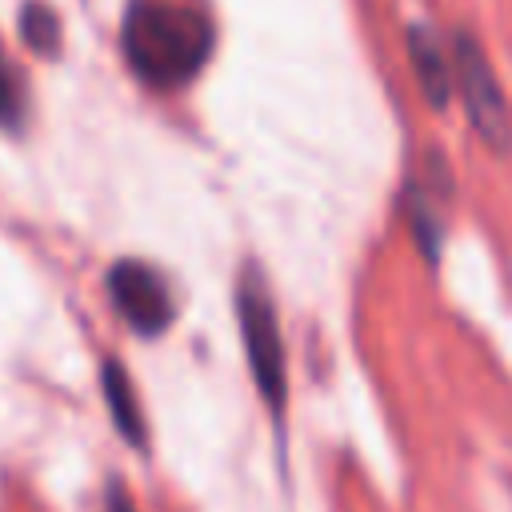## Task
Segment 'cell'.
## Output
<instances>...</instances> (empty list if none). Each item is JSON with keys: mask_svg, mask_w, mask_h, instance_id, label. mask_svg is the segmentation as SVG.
Segmentation results:
<instances>
[{"mask_svg": "<svg viewBox=\"0 0 512 512\" xmlns=\"http://www.w3.org/2000/svg\"><path fill=\"white\" fill-rule=\"evenodd\" d=\"M104 512H140L136 500H132V492H128L116 476L104 484Z\"/></svg>", "mask_w": 512, "mask_h": 512, "instance_id": "cell-10", "label": "cell"}, {"mask_svg": "<svg viewBox=\"0 0 512 512\" xmlns=\"http://www.w3.org/2000/svg\"><path fill=\"white\" fill-rule=\"evenodd\" d=\"M236 328H240L248 376H252L268 416L280 424L284 404H288V356H284V336H280L272 288H268L260 264H252V260L236 276Z\"/></svg>", "mask_w": 512, "mask_h": 512, "instance_id": "cell-2", "label": "cell"}, {"mask_svg": "<svg viewBox=\"0 0 512 512\" xmlns=\"http://www.w3.org/2000/svg\"><path fill=\"white\" fill-rule=\"evenodd\" d=\"M100 396H104V408H108L116 436L144 452L148 448V416H144V404H140V392H136L128 368L116 356L100 360Z\"/></svg>", "mask_w": 512, "mask_h": 512, "instance_id": "cell-6", "label": "cell"}, {"mask_svg": "<svg viewBox=\"0 0 512 512\" xmlns=\"http://www.w3.org/2000/svg\"><path fill=\"white\" fill-rule=\"evenodd\" d=\"M444 40L452 56V96L464 104L472 132L488 152H512V104L484 44L472 28H452Z\"/></svg>", "mask_w": 512, "mask_h": 512, "instance_id": "cell-3", "label": "cell"}, {"mask_svg": "<svg viewBox=\"0 0 512 512\" xmlns=\"http://www.w3.org/2000/svg\"><path fill=\"white\" fill-rule=\"evenodd\" d=\"M16 32H20V44L32 56H40V60H56L60 56L64 24H60V16H56V8L48 0H24L20 16H16Z\"/></svg>", "mask_w": 512, "mask_h": 512, "instance_id": "cell-8", "label": "cell"}, {"mask_svg": "<svg viewBox=\"0 0 512 512\" xmlns=\"http://www.w3.org/2000/svg\"><path fill=\"white\" fill-rule=\"evenodd\" d=\"M404 44H408V64L416 76L420 96L432 108H448L452 104V56H448V40L432 28L412 20L404 28Z\"/></svg>", "mask_w": 512, "mask_h": 512, "instance_id": "cell-5", "label": "cell"}, {"mask_svg": "<svg viewBox=\"0 0 512 512\" xmlns=\"http://www.w3.org/2000/svg\"><path fill=\"white\" fill-rule=\"evenodd\" d=\"M104 296L120 316V324H128L140 340H160L180 312L172 280L152 260H140V256H120L108 264Z\"/></svg>", "mask_w": 512, "mask_h": 512, "instance_id": "cell-4", "label": "cell"}, {"mask_svg": "<svg viewBox=\"0 0 512 512\" xmlns=\"http://www.w3.org/2000/svg\"><path fill=\"white\" fill-rule=\"evenodd\" d=\"M28 120V88L16 72V64L0 52V128L20 132Z\"/></svg>", "mask_w": 512, "mask_h": 512, "instance_id": "cell-9", "label": "cell"}, {"mask_svg": "<svg viewBox=\"0 0 512 512\" xmlns=\"http://www.w3.org/2000/svg\"><path fill=\"white\" fill-rule=\"evenodd\" d=\"M216 20L200 0H124L120 56L152 92L188 88L216 56Z\"/></svg>", "mask_w": 512, "mask_h": 512, "instance_id": "cell-1", "label": "cell"}, {"mask_svg": "<svg viewBox=\"0 0 512 512\" xmlns=\"http://www.w3.org/2000/svg\"><path fill=\"white\" fill-rule=\"evenodd\" d=\"M400 216H404V228H408L416 252L424 256V264L436 268L444 256V204L424 188V180L416 172L400 188Z\"/></svg>", "mask_w": 512, "mask_h": 512, "instance_id": "cell-7", "label": "cell"}]
</instances>
